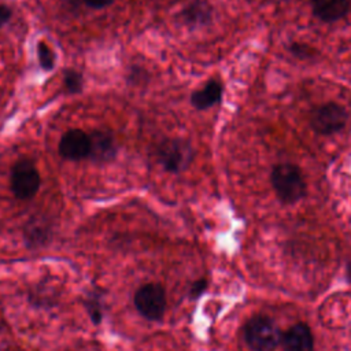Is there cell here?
Masks as SVG:
<instances>
[{
  "label": "cell",
  "mask_w": 351,
  "mask_h": 351,
  "mask_svg": "<svg viewBox=\"0 0 351 351\" xmlns=\"http://www.w3.org/2000/svg\"><path fill=\"white\" fill-rule=\"evenodd\" d=\"M271 186L277 197L287 204L296 203L306 195V184L303 176L295 165H276L270 174Z\"/></svg>",
  "instance_id": "1"
},
{
  "label": "cell",
  "mask_w": 351,
  "mask_h": 351,
  "mask_svg": "<svg viewBox=\"0 0 351 351\" xmlns=\"http://www.w3.org/2000/svg\"><path fill=\"white\" fill-rule=\"evenodd\" d=\"M243 337L252 351H274L281 343V332L266 315L251 317L243 328Z\"/></svg>",
  "instance_id": "2"
},
{
  "label": "cell",
  "mask_w": 351,
  "mask_h": 351,
  "mask_svg": "<svg viewBox=\"0 0 351 351\" xmlns=\"http://www.w3.org/2000/svg\"><path fill=\"white\" fill-rule=\"evenodd\" d=\"M348 112L337 103H325L317 107L310 117V125L318 134L330 136L344 129Z\"/></svg>",
  "instance_id": "3"
},
{
  "label": "cell",
  "mask_w": 351,
  "mask_h": 351,
  "mask_svg": "<svg viewBox=\"0 0 351 351\" xmlns=\"http://www.w3.org/2000/svg\"><path fill=\"white\" fill-rule=\"evenodd\" d=\"M40 188V174L34 163L27 159H19L11 171V191L18 199L33 197Z\"/></svg>",
  "instance_id": "4"
},
{
  "label": "cell",
  "mask_w": 351,
  "mask_h": 351,
  "mask_svg": "<svg viewBox=\"0 0 351 351\" xmlns=\"http://www.w3.org/2000/svg\"><path fill=\"white\" fill-rule=\"evenodd\" d=\"M134 304L137 311L152 321H158L163 317L166 310L165 289L155 282L140 287L134 295Z\"/></svg>",
  "instance_id": "5"
},
{
  "label": "cell",
  "mask_w": 351,
  "mask_h": 351,
  "mask_svg": "<svg viewBox=\"0 0 351 351\" xmlns=\"http://www.w3.org/2000/svg\"><path fill=\"white\" fill-rule=\"evenodd\" d=\"M193 156L189 143L180 138H170L163 141L158 148L159 163L171 173H178L188 167Z\"/></svg>",
  "instance_id": "6"
},
{
  "label": "cell",
  "mask_w": 351,
  "mask_h": 351,
  "mask_svg": "<svg viewBox=\"0 0 351 351\" xmlns=\"http://www.w3.org/2000/svg\"><path fill=\"white\" fill-rule=\"evenodd\" d=\"M90 138L89 134L80 129L66 132L59 141V154L70 160H80L89 156Z\"/></svg>",
  "instance_id": "7"
},
{
  "label": "cell",
  "mask_w": 351,
  "mask_h": 351,
  "mask_svg": "<svg viewBox=\"0 0 351 351\" xmlns=\"http://www.w3.org/2000/svg\"><path fill=\"white\" fill-rule=\"evenodd\" d=\"M284 351H314V337L306 324H295L281 333Z\"/></svg>",
  "instance_id": "8"
},
{
  "label": "cell",
  "mask_w": 351,
  "mask_h": 351,
  "mask_svg": "<svg viewBox=\"0 0 351 351\" xmlns=\"http://www.w3.org/2000/svg\"><path fill=\"white\" fill-rule=\"evenodd\" d=\"M313 14L324 22L341 19L351 7V0H313Z\"/></svg>",
  "instance_id": "9"
},
{
  "label": "cell",
  "mask_w": 351,
  "mask_h": 351,
  "mask_svg": "<svg viewBox=\"0 0 351 351\" xmlns=\"http://www.w3.org/2000/svg\"><path fill=\"white\" fill-rule=\"evenodd\" d=\"M90 138V152L89 156L93 160L104 162L111 159L115 155V144L114 138L101 130H96L92 134H89Z\"/></svg>",
  "instance_id": "10"
},
{
  "label": "cell",
  "mask_w": 351,
  "mask_h": 351,
  "mask_svg": "<svg viewBox=\"0 0 351 351\" xmlns=\"http://www.w3.org/2000/svg\"><path fill=\"white\" fill-rule=\"evenodd\" d=\"M222 97V85L215 80H210L202 89L195 90L191 103L197 110H206L217 104Z\"/></svg>",
  "instance_id": "11"
},
{
  "label": "cell",
  "mask_w": 351,
  "mask_h": 351,
  "mask_svg": "<svg viewBox=\"0 0 351 351\" xmlns=\"http://www.w3.org/2000/svg\"><path fill=\"white\" fill-rule=\"evenodd\" d=\"M184 18L189 22V23H206L210 21L211 18V10L206 3L202 1H196L193 4H191L185 11H184Z\"/></svg>",
  "instance_id": "12"
},
{
  "label": "cell",
  "mask_w": 351,
  "mask_h": 351,
  "mask_svg": "<svg viewBox=\"0 0 351 351\" xmlns=\"http://www.w3.org/2000/svg\"><path fill=\"white\" fill-rule=\"evenodd\" d=\"M37 56L40 67L45 71H49L55 66V53L49 45H47L44 41H40L37 44Z\"/></svg>",
  "instance_id": "13"
},
{
  "label": "cell",
  "mask_w": 351,
  "mask_h": 351,
  "mask_svg": "<svg viewBox=\"0 0 351 351\" xmlns=\"http://www.w3.org/2000/svg\"><path fill=\"white\" fill-rule=\"evenodd\" d=\"M64 85L69 92L75 93L82 86V77L75 70H67L64 74Z\"/></svg>",
  "instance_id": "14"
},
{
  "label": "cell",
  "mask_w": 351,
  "mask_h": 351,
  "mask_svg": "<svg viewBox=\"0 0 351 351\" xmlns=\"http://www.w3.org/2000/svg\"><path fill=\"white\" fill-rule=\"evenodd\" d=\"M289 51L300 58V59H304V58H308L311 53H313V49L308 48L307 45H303V44H298V43H293L291 47H289Z\"/></svg>",
  "instance_id": "15"
},
{
  "label": "cell",
  "mask_w": 351,
  "mask_h": 351,
  "mask_svg": "<svg viewBox=\"0 0 351 351\" xmlns=\"http://www.w3.org/2000/svg\"><path fill=\"white\" fill-rule=\"evenodd\" d=\"M11 15H12L11 8L5 4H0V27L11 19Z\"/></svg>",
  "instance_id": "16"
},
{
  "label": "cell",
  "mask_w": 351,
  "mask_h": 351,
  "mask_svg": "<svg viewBox=\"0 0 351 351\" xmlns=\"http://www.w3.org/2000/svg\"><path fill=\"white\" fill-rule=\"evenodd\" d=\"M206 285H207L206 280H199V281H196V282L192 285L191 295H192L193 298H197L199 295H202V293H203V291L206 289Z\"/></svg>",
  "instance_id": "17"
},
{
  "label": "cell",
  "mask_w": 351,
  "mask_h": 351,
  "mask_svg": "<svg viewBox=\"0 0 351 351\" xmlns=\"http://www.w3.org/2000/svg\"><path fill=\"white\" fill-rule=\"evenodd\" d=\"M114 0H84V3L90 8H103L112 3Z\"/></svg>",
  "instance_id": "18"
},
{
  "label": "cell",
  "mask_w": 351,
  "mask_h": 351,
  "mask_svg": "<svg viewBox=\"0 0 351 351\" xmlns=\"http://www.w3.org/2000/svg\"><path fill=\"white\" fill-rule=\"evenodd\" d=\"M271 1H285V0H271Z\"/></svg>",
  "instance_id": "19"
}]
</instances>
